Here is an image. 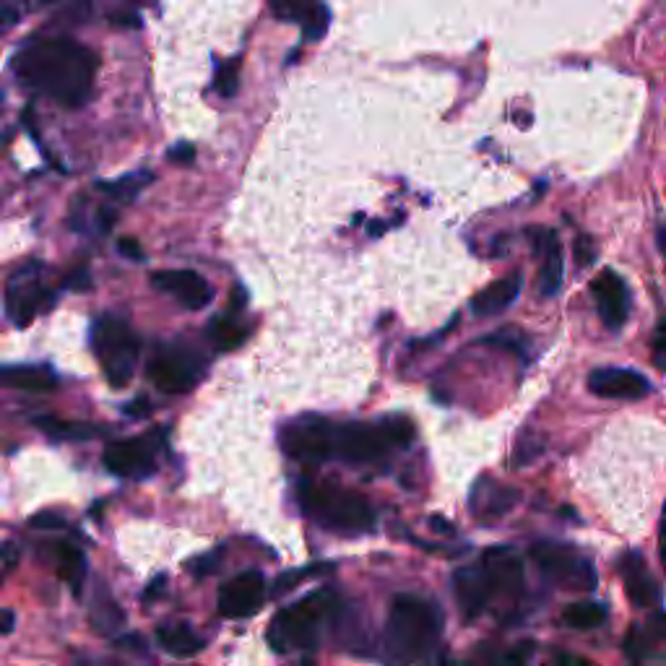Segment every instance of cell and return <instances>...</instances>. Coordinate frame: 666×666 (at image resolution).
Segmentation results:
<instances>
[{"mask_svg": "<svg viewBox=\"0 0 666 666\" xmlns=\"http://www.w3.org/2000/svg\"><path fill=\"white\" fill-rule=\"evenodd\" d=\"M266 602V579L258 570H246V573L229 579L219 589V614L229 620H246L261 610Z\"/></svg>", "mask_w": 666, "mask_h": 666, "instance_id": "11", "label": "cell"}, {"mask_svg": "<svg viewBox=\"0 0 666 666\" xmlns=\"http://www.w3.org/2000/svg\"><path fill=\"white\" fill-rule=\"evenodd\" d=\"M531 560L537 568L562 589L570 591H594L596 589V568L586 554L568 544L539 542L531 547Z\"/></svg>", "mask_w": 666, "mask_h": 666, "instance_id": "7", "label": "cell"}, {"mask_svg": "<svg viewBox=\"0 0 666 666\" xmlns=\"http://www.w3.org/2000/svg\"><path fill=\"white\" fill-rule=\"evenodd\" d=\"M443 612L430 599L417 594H398L391 602L383 651L396 666L425 664L440 646Z\"/></svg>", "mask_w": 666, "mask_h": 666, "instance_id": "2", "label": "cell"}, {"mask_svg": "<svg viewBox=\"0 0 666 666\" xmlns=\"http://www.w3.org/2000/svg\"><path fill=\"white\" fill-rule=\"evenodd\" d=\"M21 21V9L13 3H0V37L6 32H11Z\"/></svg>", "mask_w": 666, "mask_h": 666, "instance_id": "34", "label": "cell"}, {"mask_svg": "<svg viewBox=\"0 0 666 666\" xmlns=\"http://www.w3.org/2000/svg\"><path fill=\"white\" fill-rule=\"evenodd\" d=\"M92 346L110 386H128L141 357V339L123 318L102 315L92 329Z\"/></svg>", "mask_w": 666, "mask_h": 666, "instance_id": "6", "label": "cell"}, {"mask_svg": "<svg viewBox=\"0 0 666 666\" xmlns=\"http://www.w3.org/2000/svg\"><path fill=\"white\" fill-rule=\"evenodd\" d=\"M113 24H121V27H138V17H136V13H115V17H113Z\"/></svg>", "mask_w": 666, "mask_h": 666, "instance_id": "43", "label": "cell"}, {"mask_svg": "<svg viewBox=\"0 0 666 666\" xmlns=\"http://www.w3.org/2000/svg\"><path fill=\"white\" fill-rule=\"evenodd\" d=\"M34 425L53 440H92L100 430L84 422H65L61 417H37Z\"/></svg>", "mask_w": 666, "mask_h": 666, "instance_id": "28", "label": "cell"}, {"mask_svg": "<svg viewBox=\"0 0 666 666\" xmlns=\"http://www.w3.org/2000/svg\"><path fill=\"white\" fill-rule=\"evenodd\" d=\"M0 386L29 391V394H44L58 386L53 370L37 365H0Z\"/></svg>", "mask_w": 666, "mask_h": 666, "instance_id": "22", "label": "cell"}, {"mask_svg": "<svg viewBox=\"0 0 666 666\" xmlns=\"http://www.w3.org/2000/svg\"><path fill=\"white\" fill-rule=\"evenodd\" d=\"M65 287H73V290H89L92 287V279H89L86 269H76L71 273L69 279H65Z\"/></svg>", "mask_w": 666, "mask_h": 666, "instance_id": "40", "label": "cell"}, {"mask_svg": "<svg viewBox=\"0 0 666 666\" xmlns=\"http://www.w3.org/2000/svg\"><path fill=\"white\" fill-rule=\"evenodd\" d=\"M518 500H521V492L513 490V487L495 482L490 477H482L477 485H474L469 510L474 518H479V521L492 523V521H500L502 516H508L510 510L518 506Z\"/></svg>", "mask_w": 666, "mask_h": 666, "instance_id": "17", "label": "cell"}, {"mask_svg": "<svg viewBox=\"0 0 666 666\" xmlns=\"http://www.w3.org/2000/svg\"><path fill=\"white\" fill-rule=\"evenodd\" d=\"M589 388L594 396L620 398V402H641V398H646L654 391L646 375L627 367L594 370L589 375Z\"/></svg>", "mask_w": 666, "mask_h": 666, "instance_id": "14", "label": "cell"}, {"mask_svg": "<svg viewBox=\"0 0 666 666\" xmlns=\"http://www.w3.org/2000/svg\"><path fill=\"white\" fill-rule=\"evenodd\" d=\"M648 648H651L648 633L641 635V631H633V635L625 643V654L631 656L633 662H643V658H646V654H648Z\"/></svg>", "mask_w": 666, "mask_h": 666, "instance_id": "33", "label": "cell"}, {"mask_svg": "<svg viewBox=\"0 0 666 666\" xmlns=\"http://www.w3.org/2000/svg\"><path fill=\"white\" fill-rule=\"evenodd\" d=\"M0 105H3V94H0Z\"/></svg>", "mask_w": 666, "mask_h": 666, "instance_id": "45", "label": "cell"}, {"mask_svg": "<svg viewBox=\"0 0 666 666\" xmlns=\"http://www.w3.org/2000/svg\"><path fill=\"white\" fill-rule=\"evenodd\" d=\"M204 370L206 362L201 354L183 344L159 346L149 362L152 383L167 396H183L194 391L204 377Z\"/></svg>", "mask_w": 666, "mask_h": 666, "instance_id": "8", "label": "cell"}, {"mask_svg": "<svg viewBox=\"0 0 666 666\" xmlns=\"http://www.w3.org/2000/svg\"><path fill=\"white\" fill-rule=\"evenodd\" d=\"M454 591H456V602L461 606L466 617H477V614H482L495 599L490 581H487L485 570L479 565L458 568L454 573Z\"/></svg>", "mask_w": 666, "mask_h": 666, "instance_id": "19", "label": "cell"}, {"mask_svg": "<svg viewBox=\"0 0 666 666\" xmlns=\"http://www.w3.org/2000/svg\"><path fill=\"white\" fill-rule=\"evenodd\" d=\"M149 180H152V175L138 173V175H128V177H123V180H115V183H102L100 188L105 190L107 196L121 198V201H131V198H136L138 190L144 188Z\"/></svg>", "mask_w": 666, "mask_h": 666, "instance_id": "30", "label": "cell"}, {"mask_svg": "<svg viewBox=\"0 0 666 666\" xmlns=\"http://www.w3.org/2000/svg\"><path fill=\"white\" fill-rule=\"evenodd\" d=\"M281 448L298 461L323 464L333 456V425L318 414H305L281 430Z\"/></svg>", "mask_w": 666, "mask_h": 666, "instance_id": "10", "label": "cell"}, {"mask_svg": "<svg viewBox=\"0 0 666 666\" xmlns=\"http://www.w3.org/2000/svg\"><path fill=\"white\" fill-rule=\"evenodd\" d=\"M298 500L318 527L329 529L333 534L362 537L370 534L377 523L373 506L362 495L344 490V487L302 482Z\"/></svg>", "mask_w": 666, "mask_h": 666, "instance_id": "4", "label": "cell"}, {"mask_svg": "<svg viewBox=\"0 0 666 666\" xmlns=\"http://www.w3.org/2000/svg\"><path fill=\"white\" fill-rule=\"evenodd\" d=\"M117 248H121V253L125 258H131V261H144L146 258V253L138 246V240H133V237H123V240L117 242Z\"/></svg>", "mask_w": 666, "mask_h": 666, "instance_id": "37", "label": "cell"}, {"mask_svg": "<svg viewBox=\"0 0 666 666\" xmlns=\"http://www.w3.org/2000/svg\"><path fill=\"white\" fill-rule=\"evenodd\" d=\"M13 625H17V617H13V612H9V610L0 612V635H9L13 631Z\"/></svg>", "mask_w": 666, "mask_h": 666, "instance_id": "42", "label": "cell"}, {"mask_svg": "<svg viewBox=\"0 0 666 666\" xmlns=\"http://www.w3.org/2000/svg\"><path fill=\"white\" fill-rule=\"evenodd\" d=\"M235 315H237V310L232 308L227 315H221L211 323L209 336L219 352H232V350H237V346L246 344V339L250 336L248 325H242Z\"/></svg>", "mask_w": 666, "mask_h": 666, "instance_id": "26", "label": "cell"}, {"mask_svg": "<svg viewBox=\"0 0 666 666\" xmlns=\"http://www.w3.org/2000/svg\"><path fill=\"white\" fill-rule=\"evenodd\" d=\"M9 69L29 92L63 107H84L92 100L100 61L92 50L69 37H32L19 44Z\"/></svg>", "mask_w": 666, "mask_h": 666, "instance_id": "1", "label": "cell"}, {"mask_svg": "<svg viewBox=\"0 0 666 666\" xmlns=\"http://www.w3.org/2000/svg\"><path fill=\"white\" fill-rule=\"evenodd\" d=\"M575 261H579V266H591L596 261V248L589 235H583L575 240Z\"/></svg>", "mask_w": 666, "mask_h": 666, "instance_id": "35", "label": "cell"}, {"mask_svg": "<svg viewBox=\"0 0 666 666\" xmlns=\"http://www.w3.org/2000/svg\"><path fill=\"white\" fill-rule=\"evenodd\" d=\"M169 162H177V165H188V162L196 159V149L194 144H177L175 149L167 152Z\"/></svg>", "mask_w": 666, "mask_h": 666, "instance_id": "36", "label": "cell"}, {"mask_svg": "<svg viewBox=\"0 0 666 666\" xmlns=\"http://www.w3.org/2000/svg\"><path fill=\"white\" fill-rule=\"evenodd\" d=\"M53 305V294L44 287L42 266H24L6 284V315L17 329H27L34 318Z\"/></svg>", "mask_w": 666, "mask_h": 666, "instance_id": "9", "label": "cell"}, {"mask_svg": "<svg viewBox=\"0 0 666 666\" xmlns=\"http://www.w3.org/2000/svg\"><path fill=\"white\" fill-rule=\"evenodd\" d=\"M414 440V425L406 417L381 422H350L333 425V454L346 464H370L386 456L391 448H404Z\"/></svg>", "mask_w": 666, "mask_h": 666, "instance_id": "5", "label": "cell"}, {"mask_svg": "<svg viewBox=\"0 0 666 666\" xmlns=\"http://www.w3.org/2000/svg\"><path fill=\"white\" fill-rule=\"evenodd\" d=\"M531 651H534V643H521V646L506 651V654H502L495 664H500V666H523L531 658Z\"/></svg>", "mask_w": 666, "mask_h": 666, "instance_id": "32", "label": "cell"}, {"mask_svg": "<svg viewBox=\"0 0 666 666\" xmlns=\"http://www.w3.org/2000/svg\"><path fill=\"white\" fill-rule=\"evenodd\" d=\"M149 409H152V406H149V402H146V398H138V402L125 406V412H128L131 417H146V412H149Z\"/></svg>", "mask_w": 666, "mask_h": 666, "instance_id": "41", "label": "cell"}, {"mask_svg": "<svg viewBox=\"0 0 666 666\" xmlns=\"http://www.w3.org/2000/svg\"><path fill=\"white\" fill-rule=\"evenodd\" d=\"M237 76H240V61H227L217 65V76H214V92L221 97H232L237 92Z\"/></svg>", "mask_w": 666, "mask_h": 666, "instance_id": "31", "label": "cell"}, {"mask_svg": "<svg viewBox=\"0 0 666 666\" xmlns=\"http://www.w3.org/2000/svg\"><path fill=\"white\" fill-rule=\"evenodd\" d=\"M32 527L34 529H63L65 521H63V516H58V513H40L32 518Z\"/></svg>", "mask_w": 666, "mask_h": 666, "instance_id": "38", "label": "cell"}, {"mask_svg": "<svg viewBox=\"0 0 666 666\" xmlns=\"http://www.w3.org/2000/svg\"><path fill=\"white\" fill-rule=\"evenodd\" d=\"M664 342H666V333H664V321L658 323L656 336H654V362L658 370H664Z\"/></svg>", "mask_w": 666, "mask_h": 666, "instance_id": "39", "label": "cell"}, {"mask_svg": "<svg viewBox=\"0 0 666 666\" xmlns=\"http://www.w3.org/2000/svg\"><path fill=\"white\" fill-rule=\"evenodd\" d=\"M89 612H92L94 631L102 633V635H115L123 627V623H125L123 610H121V606H117L115 599L110 596V591L102 589V586H100L97 594H94L92 610H89Z\"/></svg>", "mask_w": 666, "mask_h": 666, "instance_id": "25", "label": "cell"}, {"mask_svg": "<svg viewBox=\"0 0 666 666\" xmlns=\"http://www.w3.org/2000/svg\"><path fill=\"white\" fill-rule=\"evenodd\" d=\"M157 643L162 648L167 651V654H173L177 658H188L196 656L198 651H201L206 643L201 635H198L190 625H165L157 631Z\"/></svg>", "mask_w": 666, "mask_h": 666, "instance_id": "24", "label": "cell"}, {"mask_svg": "<svg viewBox=\"0 0 666 666\" xmlns=\"http://www.w3.org/2000/svg\"><path fill=\"white\" fill-rule=\"evenodd\" d=\"M430 527H433L435 531H443V534H454V527H448V523L443 521V518H433Z\"/></svg>", "mask_w": 666, "mask_h": 666, "instance_id": "44", "label": "cell"}, {"mask_svg": "<svg viewBox=\"0 0 666 666\" xmlns=\"http://www.w3.org/2000/svg\"><path fill=\"white\" fill-rule=\"evenodd\" d=\"M342 599L333 591L321 589L302 596L300 602L284 606L269 625V646L277 654H298L321 646L323 635L336 623Z\"/></svg>", "mask_w": 666, "mask_h": 666, "instance_id": "3", "label": "cell"}, {"mask_svg": "<svg viewBox=\"0 0 666 666\" xmlns=\"http://www.w3.org/2000/svg\"><path fill=\"white\" fill-rule=\"evenodd\" d=\"M487 581H490L492 596H508L513 599L523 591V579H527V570H523V560L513 547H492L485 552L482 565Z\"/></svg>", "mask_w": 666, "mask_h": 666, "instance_id": "13", "label": "cell"}, {"mask_svg": "<svg viewBox=\"0 0 666 666\" xmlns=\"http://www.w3.org/2000/svg\"><path fill=\"white\" fill-rule=\"evenodd\" d=\"M521 287H523V277L518 271L510 273V277H506V279L495 281V284H490L485 292H479L477 298L471 300L474 315L492 318V315L502 313L508 305H513L518 294H521Z\"/></svg>", "mask_w": 666, "mask_h": 666, "instance_id": "20", "label": "cell"}, {"mask_svg": "<svg viewBox=\"0 0 666 666\" xmlns=\"http://www.w3.org/2000/svg\"><path fill=\"white\" fill-rule=\"evenodd\" d=\"M531 240L534 248L542 250V271H539V294L554 298L560 292L562 279H565V261H562V248L554 229L531 227Z\"/></svg>", "mask_w": 666, "mask_h": 666, "instance_id": "18", "label": "cell"}, {"mask_svg": "<svg viewBox=\"0 0 666 666\" xmlns=\"http://www.w3.org/2000/svg\"><path fill=\"white\" fill-rule=\"evenodd\" d=\"M154 290L169 294L188 310H204L214 300V287L206 281L201 273L188 269L175 271H157L152 277Z\"/></svg>", "mask_w": 666, "mask_h": 666, "instance_id": "15", "label": "cell"}, {"mask_svg": "<svg viewBox=\"0 0 666 666\" xmlns=\"http://www.w3.org/2000/svg\"><path fill=\"white\" fill-rule=\"evenodd\" d=\"M102 461H105L107 471H113L115 477H123V479H144L157 471L154 443L146 438V435L144 438L110 443Z\"/></svg>", "mask_w": 666, "mask_h": 666, "instance_id": "12", "label": "cell"}, {"mask_svg": "<svg viewBox=\"0 0 666 666\" xmlns=\"http://www.w3.org/2000/svg\"><path fill=\"white\" fill-rule=\"evenodd\" d=\"M606 620V606L599 602H575L562 610V623L573 631H594Z\"/></svg>", "mask_w": 666, "mask_h": 666, "instance_id": "29", "label": "cell"}, {"mask_svg": "<svg viewBox=\"0 0 666 666\" xmlns=\"http://www.w3.org/2000/svg\"><path fill=\"white\" fill-rule=\"evenodd\" d=\"M623 581L627 594H631V599L638 606L658 604V599H662L658 583L654 581V575L648 573L646 562L641 560V554H627L623 560Z\"/></svg>", "mask_w": 666, "mask_h": 666, "instance_id": "23", "label": "cell"}, {"mask_svg": "<svg viewBox=\"0 0 666 666\" xmlns=\"http://www.w3.org/2000/svg\"><path fill=\"white\" fill-rule=\"evenodd\" d=\"M273 13L284 21H298L305 40H321L331 24V13L321 3H277Z\"/></svg>", "mask_w": 666, "mask_h": 666, "instance_id": "21", "label": "cell"}, {"mask_svg": "<svg viewBox=\"0 0 666 666\" xmlns=\"http://www.w3.org/2000/svg\"><path fill=\"white\" fill-rule=\"evenodd\" d=\"M591 294H594L599 315H602L606 329H623L627 323V315H631V292H627L623 277L614 273L612 269L602 271L591 281Z\"/></svg>", "mask_w": 666, "mask_h": 666, "instance_id": "16", "label": "cell"}, {"mask_svg": "<svg viewBox=\"0 0 666 666\" xmlns=\"http://www.w3.org/2000/svg\"><path fill=\"white\" fill-rule=\"evenodd\" d=\"M55 562H58V573H61V579L79 594L81 583H84V579H86L84 552H81L79 547L63 542V544H58Z\"/></svg>", "mask_w": 666, "mask_h": 666, "instance_id": "27", "label": "cell"}]
</instances>
